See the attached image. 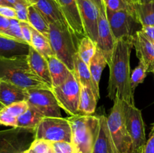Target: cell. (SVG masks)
<instances>
[{"label": "cell", "mask_w": 154, "mask_h": 153, "mask_svg": "<svg viewBox=\"0 0 154 153\" xmlns=\"http://www.w3.org/2000/svg\"><path fill=\"white\" fill-rule=\"evenodd\" d=\"M124 118L128 133L132 142V153H141L147 142L141 111L135 104L124 101Z\"/></svg>", "instance_id": "obj_9"}, {"label": "cell", "mask_w": 154, "mask_h": 153, "mask_svg": "<svg viewBox=\"0 0 154 153\" xmlns=\"http://www.w3.org/2000/svg\"><path fill=\"white\" fill-rule=\"evenodd\" d=\"M35 140V130L26 128H11L0 130V153H25Z\"/></svg>", "instance_id": "obj_6"}, {"label": "cell", "mask_w": 154, "mask_h": 153, "mask_svg": "<svg viewBox=\"0 0 154 153\" xmlns=\"http://www.w3.org/2000/svg\"><path fill=\"white\" fill-rule=\"evenodd\" d=\"M29 5H32L45 17L48 23L68 25L59 3L55 0H26ZM69 26V25H68Z\"/></svg>", "instance_id": "obj_16"}, {"label": "cell", "mask_w": 154, "mask_h": 153, "mask_svg": "<svg viewBox=\"0 0 154 153\" xmlns=\"http://www.w3.org/2000/svg\"><path fill=\"white\" fill-rule=\"evenodd\" d=\"M98 100L94 93L87 87L81 86V97L79 103V114L83 115H92L95 112Z\"/></svg>", "instance_id": "obj_24"}, {"label": "cell", "mask_w": 154, "mask_h": 153, "mask_svg": "<svg viewBox=\"0 0 154 153\" xmlns=\"http://www.w3.org/2000/svg\"><path fill=\"white\" fill-rule=\"evenodd\" d=\"M28 20L29 25L34 29L48 38L49 23L47 22L40 12L32 5L28 6Z\"/></svg>", "instance_id": "obj_25"}, {"label": "cell", "mask_w": 154, "mask_h": 153, "mask_svg": "<svg viewBox=\"0 0 154 153\" xmlns=\"http://www.w3.org/2000/svg\"><path fill=\"white\" fill-rule=\"evenodd\" d=\"M0 15L8 19H17L14 8L8 5H0Z\"/></svg>", "instance_id": "obj_39"}, {"label": "cell", "mask_w": 154, "mask_h": 153, "mask_svg": "<svg viewBox=\"0 0 154 153\" xmlns=\"http://www.w3.org/2000/svg\"><path fill=\"white\" fill-rule=\"evenodd\" d=\"M30 149L35 153H56L54 142L45 140L35 139L33 141Z\"/></svg>", "instance_id": "obj_32"}, {"label": "cell", "mask_w": 154, "mask_h": 153, "mask_svg": "<svg viewBox=\"0 0 154 153\" xmlns=\"http://www.w3.org/2000/svg\"><path fill=\"white\" fill-rule=\"evenodd\" d=\"M0 124L4 126H9L11 128L17 127V118L13 116L11 114L3 108L0 110Z\"/></svg>", "instance_id": "obj_35"}, {"label": "cell", "mask_w": 154, "mask_h": 153, "mask_svg": "<svg viewBox=\"0 0 154 153\" xmlns=\"http://www.w3.org/2000/svg\"></svg>", "instance_id": "obj_51"}, {"label": "cell", "mask_w": 154, "mask_h": 153, "mask_svg": "<svg viewBox=\"0 0 154 153\" xmlns=\"http://www.w3.org/2000/svg\"><path fill=\"white\" fill-rule=\"evenodd\" d=\"M43 118L45 117L39 112L29 106L26 111L17 118V127L35 129Z\"/></svg>", "instance_id": "obj_28"}, {"label": "cell", "mask_w": 154, "mask_h": 153, "mask_svg": "<svg viewBox=\"0 0 154 153\" xmlns=\"http://www.w3.org/2000/svg\"><path fill=\"white\" fill-rule=\"evenodd\" d=\"M60 10L71 29L79 40L86 35L77 0H58Z\"/></svg>", "instance_id": "obj_14"}, {"label": "cell", "mask_w": 154, "mask_h": 153, "mask_svg": "<svg viewBox=\"0 0 154 153\" xmlns=\"http://www.w3.org/2000/svg\"><path fill=\"white\" fill-rule=\"evenodd\" d=\"M4 108L7 112L11 114L13 116L18 118L20 116L22 115L26 111V110L29 108V105L26 100H22V101L11 104L8 106H5Z\"/></svg>", "instance_id": "obj_33"}, {"label": "cell", "mask_w": 154, "mask_h": 153, "mask_svg": "<svg viewBox=\"0 0 154 153\" xmlns=\"http://www.w3.org/2000/svg\"><path fill=\"white\" fill-rule=\"evenodd\" d=\"M147 73L148 72H147V68L143 63L139 62L138 65L133 69L132 74H131L130 81L132 91L135 92V88L138 87V86L144 82Z\"/></svg>", "instance_id": "obj_30"}, {"label": "cell", "mask_w": 154, "mask_h": 153, "mask_svg": "<svg viewBox=\"0 0 154 153\" xmlns=\"http://www.w3.org/2000/svg\"><path fill=\"white\" fill-rule=\"evenodd\" d=\"M53 87L58 86L66 81L71 70L55 55L48 59Z\"/></svg>", "instance_id": "obj_22"}, {"label": "cell", "mask_w": 154, "mask_h": 153, "mask_svg": "<svg viewBox=\"0 0 154 153\" xmlns=\"http://www.w3.org/2000/svg\"><path fill=\"white\" fill-rule=\"evenodd\" d=\"M25 153H35V152H34L32 151V150H31V149H30V148H29V149L28 151L26 152Z\"/></svg>", "instance_id": "obj_48"}, {"label": "cell", "mask_w": 154, "mask_h": 153, "mask_svg": "<svg viewBox=\"0 0 154 153\" xmlns=\"http://www.w3.org/2000/svg\"><path fill=\"white\" fill-rule=\"evenodd\" d=\"M35 130V139L45 140L52 142H72V128L68 118L45 117Z\"/></svg>", "instance_id": "obj_7"}, {"label": "cell", "mask_w": 154, "mask_h": 153, "mask_svg": "<svg viewBox=\"0 0 154 153\" xmlns=\"http://www.w3.org/2000/svg\"><path fill=\"white\" fill-rule=\"evenodd\" d=\"M72 128V143L76 153H93L99 128V116L77 114L68 118Z\"/></svg>", "instance_id": "obj_4"}, {"label": "cell", "mask_w": 154, "mask_h": 153, "mask_svg": "<svg viewBox=\"0 0 154 153\" xmlns=\"http://www.w3.org/2000/svg\"><path fill=\"white\" fill-rule=\"evenodd\" d=\"M106 16L116 40L123 38H132L138 31V26H141L134 11H111L106 9Z\"/></svg>", "instance_id": "obj_11"}, {"label": "cell", "mask_w": 154, "mask_h": 153, "mask_svg": "<svg viewBox=\"0 0 154 153\" xmlns=\"http://www.w3.org/2000/svg\"><path fill=\"white\" fill-rule=\"evenodd\" d=\"M107 64H108V61L104 54L102 53V51L96 48V52L89 64V68L93 80L98 86L99 85L102 72Z\"/></svg>", "instance_id": "obj_27"}, {"label": "cell", "mask_w": 154, "mask_h": 153, "mask_svg": "<svg viewBox=\"0 0 154 153\" xmlns=\"http://www.w3.org/2000/svg\"><path fill=\"white\" fill-rule=\"evenodd\" d=\"M28 90L11 82L0 80V102L5 106L15 102L27 100Z\"/></svg>", "instance_id": "obj_20"}, {"label": "cell", "mask_w": 154, "mask_h": 153, "mask_svg": "<svg viewBox=\"0 0 154 153\" xmlns=\"http://www.w3.org/2000/svg\"><path fill=\"white\" fill-rule=\"evenodd\" d=\"M20 26L24 40H25L29 45L31 46L32 36V27L29 25V22H20Z\"/></svg>", "instance_id": "obj_38"}, {"label": "cell", "mask_w": 154, "mask_h": 153, "mask_svg": "<svg viewBox=\"0 0 154 153\" xmlns=\"http://www.w3.org/2000/svg\"><path fill=\"white\" fill-rule=\"evenodd\" d=\"M116 40L112 34L109 22L106 16V9L99 10L98 20V36L96 40V48L102 51L108 61L111 62Z\"/></svg>", "instance_id": "obj_12"}, {"label": "cell", "mask_w": 154, "mask_h": 153, "mask_svg": "<svg viewBox=\"0 0 154 153\" xmlns=\"http://www.w3.org/2000/svg\"><path fill=\"white\" fill-rule=\"evenodd\" d=\"M11 6L14 7V5L16 4H18V3H23V4H29L28 2H27L26 0H5Z\"/></svg>", "instance_id": "obj_43"}, {"label": "cell", "mask_w": 154, "mask_h": 153, "mask_svg": "<svg viewBox=\"0 0 154 153\" xmlns=\"http://www.w3.org/2000/svg\"><path fill=\"white\" fill-rule=\"evenodd\" d=\"M55 1H57V2H58V0H55Z\"/></svg>", "instance_id": "obj_49"}, {"label": "cell", "mask_w": 154, "mask_h": 153, "mask_svg": "<svg viewBox=\"0 0 154 153\" xmlns=\"http://www.w3.org/2000/svg\"><path fill=\"white\" fill-rule=\"evenodd\" d=\"M129 1L132 4H136V3L138 2V0H129Z\"/></svg>", "instance_id": "obj_47"}, {"label": "cell", "mask_w": 154, "mask_h": 153, "mask_svg": "<svg viewBox=\"0 0 154 153\" xmlns=\"http://www.w3.org/2000/svg\"><path fill=\"white\" fill-rule=\"evenodd\" d=\"M96 43L88 36H84L78 43V55L79 56L81 60L89 66L90 60L96 52Z\"/></svg>", "instance_id": "obj_29"}, {"label": "cell", "mask_w": 154, "mask_h": 153, "mask_svg": "<svg viewBox=\"0 0 154 153\" xmlns=\"http://www.w3.org/2000/svg\"><path fill=\"white\" fill-rule=\"evenodd\" d=\"M141 153H154V123L149 136V139L143 147Z\"/></svg>", "instance_id": "obj_40"}, {"label": "cell", "mask_w": 154, "mask_h": 153, "mask_svg": "<svg viewBox=\"0 0 154 153\" xmlns=\"http://www.w3.org/2000/svg\"><path fill=\"white\" fill-rule=\"evenodd\" d=\"M54 148L57 152L59 153H76L75 147L72 142H54Z\"/></svg>", "instance_id": "obj_37"}, {"label": "cell", "mask_w": 154, "mask_h": 153, "mask_svg": "<svg viewBox=\"0 0 154 153\" xmlns=\"http://www.w3.org/2000/svg\"><path fill=\"white\" fill-rule=\"evenodd\" d=\"M10 19L0 15V34L8 37V29L10 27Z\"/></svg>", "instance_id": "obj_41"}, {"label": "cell", "mask_w": 154, "mask_h": 153, "mask_svg": "<svg viewBox=\"0 0 154 153\" xmlns=\"http://www.w3.org/2000/svg\"><path fill=\"white\" fill-rule=\"evenodd\" d=\"M132 37L116 40L111 62L108 64L110 68L108 97L114 100L117 96L123 101L135 104L130 81V56L134 47Z\"/></svg>", "instance_id": "obj_1"}, {"label": "cell", "mask_w": 154, "mask_h": 153, "mask_svg": "<svg viewBox=\"0 0 154 153\" xmlns=\"http://www.w3.org/2000/svg\"><path fill=\"white\" fill-rule=\"evenodd\" d=\"M31 46L47 59H48L52 56H54V52L48 38L45 37V35L41 34L33 28Z\"/></svg>", "instance_id": "obj_26"}, {"label": "cell", "mask_w": 154, "mask_h": 153, "mask_svg": "<svg viewBox=\"0 0 154 153\" xmlns=\"http://www.w3.org/2000/svg\"><path fill=\"white\" fill-rule=\"evenodd\" d=\"M107 123L118 153H132V142L124 118V101L117 96L107 117Z\"/></svg>", "instance_id": "obj_5"}, {"label": "cell", "mask_w": 154, "mask_h": 153, "mask_svg": "<svg viewBox=\"0 0 154 153\" xmlns=\"http://www.w3.org/2000/svg\"><path fill=\"white\" fill-rule=\"evenodd\" d=\"M103 2L105 8L111 11L126 10L135 12L134 4L129 0H103Z\"/></svg>", "instance_id": "obj_31"}, {"label": "cell", "mask_w": 154, "mask_h": 153, "mask_svg": "<svg viewBox=\"0 0 154 153\" xmlns=\"http://www.w3.org/2000/svg\"><path fill=\"white\" fill-rule=\"evenodd\" d=\"M135 16L141 27L154 26V1L134 4Z\"/></svg>", "instance_id": "obj_23"}, {"label": "cell", "mask_w": 154, "mask_h": 153, "mask_svg": "<svg viewBox=\"0 0 154 153\" xmlns=\"http://www.w3.org/2000/svg\"><path fill=\"white\" fill-rule=\"evenodd\" d=\"M56 153H59V152H56Z\"/></svg>", "instance_id": "obj_50"}, {"label": "cell", "mask_w": 154, "mask_h": 153, "mask_svg": "<svg viewBox=\"0 0 154 153\" xmlns=\"http://www.w3.org/2000/svg\"><path fill=\"white\" fill-rule=\"evenodd\" d=\"M93 153H118L107 123L105 116H99V128Z\"/></svg>", "instance_id": "obj_17"}, {"label": "cell", "mask_w": 154, "mask_h": 153, "mask_svg": "<svg viewBox=\"0 0 154 153\" xmlns=\"http://www.w3.org/2000/svg\"><path fill=\"white\" fill-rule=\"evenodd\" d=\"M96 6H97L99 10H102V9H105V6L103 2V0H91Z\"/></svg>", "instance_id": "obj_44"}, {"label": "cell", "mask_w": 154, "mask_h": 153, "mask_svg": "<svg viewBox=\"0 0 154 153\" xmlns=\"http://www.w3.org/2000/svg\"><path fill=\"white\" fill-rule=\"evenodd\" d=\"M141 31L144 34V35L154 44V26H142L141 28Z\"/></svg>", "instance_id": "obj_42"}, {"label": "cell", "mask_w": 154, "mask_h": 153, "mask_svg": "<svg viewBox=\"0 0 154 153\" xmlns=\"http://www.w3.org/2000/svg\"><path fill=\"white\" fill-rule=\"evenodd\" d=\"M0 80L11 82L26 90L52 88L32 70L28 56L0 58Z\"/></svg>", "instance_id": "obj_2"}, {"label": "cell", "mask_w": 154, "mask_h": 153, "mask_svg": "<svg viewBox=\"0 0 154 153\" xmlns=\"http://www.w3.org/2000/svg\"><path fill=\"white\" fill-rule=\"evenodd\" d=\"M74 74L78 78L81 86L87 87L90 90H92V92L94 93L96 99L99 100V98H100L99 86H98L93 80L88 64L82 61L78 54L75 57V71Z\"/></svg>", "instance_id": "obj_21"}, {"label": "cell", "mask_w": 154, "mask_h": 153, "mask_svg": "<svg viewBox=\"0 0 154 153\" xmlns=\"http://www.w3.org/2000/svg\"><path fill=\"white\" fill-rule=\"evenodd\" d=\"M54 55L72 72L75 71V57L80 40L68 25L49 23L48 34Z\"/></svg>", "instance_id": "obj_3"}, {"label": "cell", "mask_w": 154, "mask_h": 153, "mask_svg": "<svg viewBox=\"0 0 154 153\" xmlns=\"http://www.w3.org/2000/svg\"><path fill=\"white\" fill-rule=\"evenodd\" d=\"M27 103L43 117H62L60 106L51 88L28 90Z\"/></svg>", "instance_id": "obj_10"}, {"label": "cell", "mask_w": 154, "mask_h": 153, "mask_svg": "<svg viewBox=\"0 0 154 153\" xmlns=\"http://www.w3.org/2000/svg\"><path fill=\"white\" fill-rule=\"evenodd\" d=\"M30 45L0 34V58H12L29 55Z\"/></svg>", "instance_id": "obj_19"}, {"label": "cell", "mask_w": 154, "mask_h": 153, "mask_svg": "<svg viewBox=\"0 0 154 153\" xmlns=\"http://www.w3.org/2000/svg\"><path fill=\"white\" fill-rule=\"evenodd\" d=\"M28 6L29 4L18 3L14 5L16 10L17 19L20 22H29L28 20Z\"/></svg>", "instance_id": "obj_36"}, {"label": "cell", "mask_w": 154, "mask_h": 153, "mask_svg": "<svg viewBox=\"0 0 154 153\" xmlns=\"http://www.w3.org/2000/svg\"><path fill=\"white\" fill-rule=\"evenodd\" d=\"M86 35L96 43L99 9L91 0H77Z\"/></svg>", "instance_id": "obj_13"}, {"label": "cell", "mask_w": 154, "mask_h": 153, "mask_svg": "<svg viewBox=\"0 0 154 153\" xmlns=\"http://www.w3.org/2000/svg\"><path fill=\"white\" fill-rule=\"evenodd\" d=\"M0 5H8L11 6L5 0H0Z\"/></svg>", "instance_id": "obj_45"}, {"label": "cell", "mask_w": 154, "mask_h": 153, "mask_svg": "<svg viewBox=\"0 0 154 153\" xmlns=\"http://www.w3.org/2000/svg\"><path fill=\"white\" fill-rule=\"evenodd\" d=\"M52 91L60 107L69 116L79 114L81 86L78 78L71 71L64 82L52 88Z\"/></svg>", "instance_id": "obj_8"}, {"label": "cell", "mask_w": 154, "mask_h": 153, "mask_svg": "<svg viewBox=\"0 0 154 153\" xmlns=\"http://www.w3.org/2000/svg\"><path fill=\"white\" fill-rule=\"evenodd\" d=\"M28 61L32 70L44 82L53 88L52 80L50 74L48 62L46 58L30 46L28 55Z\"/></svg>", "instance_id": "obj_18"}, {"label": "cell", "mask_w": 154, "mask_h": 153, "mask_svg": "<svg viewBox=\"0 0 154 153\" xmlns=\"http://www.w3.org/2000/svg\"><path fill=\"white\" fill-rule=\"evenodd\" d=\"M10 21L11 23L8 29V37L19 40V41L26 43L23 37L20 22L17 19H10Z\"/></svg>", "instance_id": "obj_34"}, {"label": "cell", "mask_w": 154, "mask_h": 153, "mask_svg": "<svg viewBox=\"0 0 154 153\" xmlns=\"http://www.w3.org/2000/svg\"><path fill=\"white\" fill-rule=\"evenodd\" d=\"M134 48L140 62L147 68V72L154 74V44L141 29L132 37Z\"/></svg>", "instance_id": "obj_15"}, {"label": "cell", "mask_w": 154, "mask_h": 153, "mask_svg": "<svg viewBox=\"0 0 154 153\" xmlns=\"http://www.w3.org/2000/svg\"><path fill=\"white\" fill-rule=\"evenodd\" d=\"M154 1V0H138V2L144 3V2H149Z\"/></svg>", "instance_id": "obj_46"}]
</instances>
